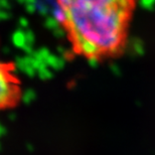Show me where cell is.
<instances>
[{
	"mask_svg": "<svg viewBox=\"0 0 155 155\" xmlns=\"http://www.w3.org/2000/svg\"><path fill=\"white\" fill-rule=\"evenodd\" d=\"M137 0H57L58 21L71 52L90 61L126 49Z\"/></svg>",
	"mask_w": 155,
	"mask_h": 155,
	"instance_id": "1",
	"label": "cell"
},
{
	"mask_svg": "<svg viewBox=\"0 0 155 155\" xmlns=\"http://www.w3.org/2000/svg\"><path fill=\"white\" fill-rule=\"evenodd\" d=\"M22 97V83L16 64L0 57V112L15 109Z\"/></svg>",
	"mask_w": 155,
	"mask_h": 155,
	"instance_id": "2",
	"label": "cell"
}]
</instances>
